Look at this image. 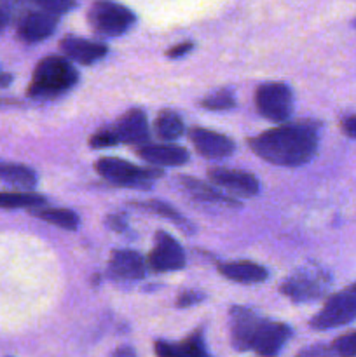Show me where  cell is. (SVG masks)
Listing matches in <instances>:
<instances>
[{"mask_svg":"<svg viewBox=\"0 0 356 357\" xmlns=\"http://www.w3.org/2000/svg\"><path fill=\"white\" fill-rule=\"evenodd\" d=\"M320 124L314 121H297L278 126L248 139V145L269 164L299 167L309 162L318 152Z\"/></svg>","mask_w":356,"mask_h":357,"instance_id":"6da1fadb","label":"cell"},{"mask_svg":"<svg viewBox=\"0 0 356 357\" xmlns=\"http://www.w3.org/2000/svg\"><path fill=\"white\" fill-rule=\"evenodd\" d=\"M79 82V72L66 56H47L37 63L28 86V96L51 100L68 93Z\"/></svg>","mask_w":356,"mask_h":357,"instance_id":"7a4b0ae2","label":"cell"},{"mask_svg":"<svg viewBox=\"0 0 356 357\" xmlns=\"http://www.w3.org/2000/svg\"><path fill=\"white\" fill-rule=\"evenodd\" d=\"M330 284L332 278L327 271L318 265H306L288 275L279 286V291L293 302L307 303L323 298L330 289Z\"/></svg>","mask_w":356,"mask_h":357,"instance_id":"3957f363","label":"cell"},{"mask_svg":"<svg viewBox=\"0 0 356 357\" xmlns=\"http://www.w3.org/2000/svg\"><path fill=\"white\" fill-rule=\"evenodd\" d=\"M87 23L100 37H121L136 23V16L122 3L98 0L87 10Z\"/></svg>","mask_w":356,"mask_h":357,"instance_id":"277c9868","label":"cell"},{"mask_svg":"<svg viewBox=\"0 0 356 357\" xmlns=\"http://www.w3.org/2000/svg\"><path fill=\"white\" fill-rule=\"evenodd\" d=\"M94 167L101 178L119 187L147 188L154 180L163 176V171L157 167H140L119 157H101Z\"/></svg>","mask_w":356,"mask_h":357,"instance_id":"5b68a950","label":"cell"},{"mask_svg":"<svg viewBox=\"0 0 356 357\" xmlns=\"http://www.w3.org/2000/svg\"><path fill=\"white\" fill-rule=\"evenodd\" d=\"M356 319V282L335 293L325 302L323 309L311 319L313 330H332L346 326Z\"/></svg>","mask_w":356,"mask_h":357,"instance_id":"8992f818","label":"cell"},{"mask_svg":"<svg viewBox=\"0 0 356 357\" xmlns=\"http://www.w3.org/2000/svg\"><path fill=\"white\" fill-rule=\"evenodd\" d=\"M258 114L272 122L288 121L293 112V93L283 82H265L255 91Z\"/></svg>","mask_w":356,"mask_h":357,"instance_id":"52a82bcc","label":"cell"},{"mask_svg":"<svg viewBox=\"0 0 356 357\" xmlns=\"http://www.w3.org/2000/svg\"><path fill=\"white\" fill-rule=\"evenodd\" d=\"M262 321H264V317H260L248 307L234 305L229 310L230 342H232V347L236 351H251V344H253V338L260 328Z\"/></svg>","mask_w":356,"mask_h":357,"instance_id":"ba28073f","label":"cell"},{"mask_svg":"<svg viewBox=\"0 0 356 357\" xmlns=\"http://www.w3.org/2000/svg\"><path fill=\"white\" fill-rule=\"evenodd\" d=\"M58 26V16L44 9L28 10L20 17L16 35L24 44H38L51 37Z\"/></svg>","mask_w":356,"mask_h":357,"instance_id":"9c48e42d","label":"cell"},{"mask_svg":"<svg viewBox=\"0 0 356 357\" xmlns=\"http://www.w3.org/2000/svg\"><path fill=\"white\" fill-rule=\"evenodd\" d=\"M149 267L154 272H171L180 271L185 267V251L170 234H156V244L149 255Z\"/></svg>","mask_w":356,"mask_h":357,"instance_id":"30bf717a","label":"cell"},{"mask_svg":"<svg viewBox=\"0 0 356 357\" xmlns=\"http://www.w3.org/2000/svg\"><path fill=\"white\" fill-rule=\"evenodd\" d=\"M110 128L112 131H114L115 138H117L119 145L124 143V145H131L138 149V146L149 143V121H147L145 112L140 110V108H131V110H128L124 115H121V117L117 119V122L112 124Z\"/></svg>","mask_w":356,"mask_h":357,"instance_id":"8fae6325","label":"cell"},{"mask_svg":"<svg viewBox=\"0 0 356 357\" xmlns=\"http://www.w3.org/2000/svg\"><path fill=\"white\" fill-rule=\"evenodd\" d=\"M191 142L195 146L199 155L205 159L220 160L227 159L234 153V142L229 136L222 135V132L212 131V129L205 128H192L191 129Z\"/></svg>","mask_w":356,"mask_h":357,"instance_id":"7c38bea8","label":"cell"},{"mask_svg":"<svg viewBox=\"0 0 356 357\" xmlns=\"http://www.w3.org/2000/svg\"><path fill=\"white\" fill-rule=\"evenodd\" d=\"M208 176L216 187L225 188L227 192L243 197H255L260 190V183L251 173L239 169H227V167H213L208 171Z\"/></svg>","mask_w":356,"mask_h":357,"instance_id":"4fadbf2b","label":"cell"},{"mask_svg":"<svg viewBox=\"0 0 356 357\" xmlns=\"http://www.w3.org/2000/svg\"><path fill=\"white\" fill-rule=\"evenodd\" d=\"M292 335L290 326L285 323H276V321H262L260 328L251 344V351L258 356H274L278 354L286 344V340Z\"/></svg>","mask_w":356,"mask_h":357,"instance_id":"5bb4252c","label":"cell"},{"mask_svg":"<svg viewBox=\"0 0 356 357\" xmlns=\"http://www.w3.org/2000/svg\"><path fill=\"white\" fill-rule=\"evenodd\" d=\"M145 260L136 251L117 250L112 253L108 274L115 281H138L145 278Z\"/></svg>","mask_w":356,"mask_h":357,"instance_id":"9a60e30c","label":"cell"},{"mask_svg":"<svg viewBox=\"0 0 356 357\" xmlns=\"http://www.w3.org/2000/svg\"><path fill=\"white\" fill-rule=\"evenodd\" d=\"M59 51L63 52V56L72 59V61L80 63V65H93V63L100 61L101 58L107 56L108 47L101 44V42L68 35V37H65L59 42Z\"/></svg>","mask_w":356,"mask_h":357,"instance_id":"2e32d148","label":"cell"},{"mask_svg":"<svg viewBox=\"0 0 356 357\" xmlns=\"http://www.w3.org/2000/svg\"><path fill=\"white\" fill-rule=\"evenodd\" d=\"M140 159L149 162L150 166H163V167H173V166H184L188 162L191 155L187 150L180 145H173V143H161V145H142L136 149Z\"/></svg>","mask_w":356,"mask_h":357,"instance_id":"e0dca14e","label":"cell"},{"mask_svg":"<svg viewBox=\"0 0 356 357\" xmlns=\"http://www.w3.org/2000/svg\"><path fill=\"white\" fill-rule=\"evenodd\" d=\"M218 272L225 279L239 284H258L267 279V271L262 265L253 261H230V264H220Z\"/></svg>","mask_w":356,"mask_h":357,"instance_id":"ac0fdd59","label":"cell"},{"mask_svg":"<svg viewBox=\"0 0 356 357\" xmlns=\"http://www.w3.org/2000/svg\"><path fill=\"white\" fill-rule=\"evenodd\" d=\"M180 183L181 187L192 195V197L198 199V201L201 202H215V204L230 206V208H239L241 206L236 199L227 195L225 192L218 190V188L215 187H209V185H206L205 181L195 180V178L192 176H181Z\"/></svg>","mask_w":356,"mask_h":357,"instance_id":"d6986e66","label":"cell"},{"mask_svg":"<svg viewBox=\"0 0 356 357\" xmlns=\"http://www.w3.org/2000/svg\"><path fill=\"white\" fill-rule=\"evenodd\" d=\"M156 354L166 356V357H177V356H206L205 340H202V331H195L194 335L187 338V340L180 342V344H170V342H156Z\"/></svg>","mask_w":356,"mask_h":357,"instance_id":"ffe728a7","label":"cell"},{"mask_svg":"<svg viewBox=\"0 0 356 357\" xmlns=\"http://www.w3.org/2000/svg\"><path fill=\"white\" fill-rule=\"evenodd\" d=\"M0 181L23 190H31L37 185V173L23 164L0 160Z\"/></svg>","mask_w":356,"mask_h":357,"instance_id":"44dd1931","label":"cell"},{"mask_svg":"<svg viewBox=\"0 0 356 357\" xmlns=\"http://www.w3.org/2000/svg\"><path fill=\"white\" fill-rule=\"evenodd\" d=\"M133 206L138 209H143V211H149V213H154V215L163 216V218H166L168 222L173 223L175 227H178V229H180L184 234H187V236L194 234L195 230L194 223L188 222L180 211H177V209H175L173 206L168 204V202L145 201V202H133Z\"/></svg>","mask_w":356,"mask_h":357,"instance_id":"7402d4cb","label":"cell"},{"mask_svg":"<svg viewBox=\"0 0 356 357\" xmlns=\"http://www.w3.org/2000/svg\"><path fill=\"white\" fill-rule=\"evenodd\" d=\"M31 215L37 216L42 222H47L51 225L59 227L65 230H77L79 227V216L73 213L72 209H63V208H34L30 209Z\"/></svg>","mask_w":356,"mask_h":357,"instance_id":"603a6c76","label":"cell"},{"mask_svg":"<svg viewBox=\"0 0 356 357\" xmlns=\"http://www.w3.org/2000/svg\"><path fill=\"white\" fill-rule=\"evenodd\" d=\"M154 129H156V135L161 139H164V142H173V139H178L184 135L185 126L177 112L163 110L157 114L156 122H154Z\"/></svg>","mask_w":356,"mask_h":357,"instance_id":"cb8c5ba5","label":"cell"},{"mask_svg":"<svg viewBox=\"0 0 356 357\" xmlns=\"http://www.w3.org/2000/svg\"><path fill=\"white\" fill-rule=\"evenodd\" d=\"M45 204L44 195L31 190L2 192L0 190V209H34Z\"/></svg>","mask_w":356,"mask_h":357,"instance_id":"d4e9b609","label":"cell"},{"mask_svg":"<svg viewBox=\"0 0 356 357\" xmlns=\"http://www.w3.org/2000/svg\"><path fill=\"white\" fill-rule=\"evenodd\" d=\"M234 105H236V98H234L232 91L229 89L215 91L201 101V107L212 112L230 110V108H234Z\"/></svg>","mask_w":356,"mask_h":357,"instance_id":"484cf974","label":"cell"},{"mask_svg":"<svg viewBox=\"0 0 356 357\" xmlns=\"http://www.w3.org/2000/svg\"><path fill=\"white\" fill-rule=\"evenodd\" d=\"M328 352L346 357L356 356V331H349V333H344L339 338H335Z\"/></svg>","mask_w":356,"mask_h":357,"instance_id":"4316f807","label":"cell"},{"mask_svg":"<svg viewBox=\"0 0 356 357\" xmlns=\"http://www.w3.org/2000/svg\"><path fill=\"white\" fill-rule=\"evenodd\" d=\"M89 145L93 146V149H108V146L119 145V142L117 138H115L110 126H105V128L98 129V131L91 136Z\"/></svg>","mask_w":356,"mask_h":357,"instance_id":"83f0119b","label":"cell"},{"mask_svg":"<svg viewBox=\"0 0 356 357\" xmlns=\"http://www.w3.org/2000/svg\"><path fill=\"white\" fill-rule=\"evenodd\" d=\"M31 2L37 3L40 9L47 10V13L56 14V16L70 13L77 6L75 0H31Z\"/></svg>","mask_w":356,"mask_h":357,"instance_id":"f1b7e54d","label":"cell"},{"mask_svg":"<svg viewBox=\"0 0 356 357\" xmlns=\"http://www.w3.org/2000/svg\"><path fill=\"white\" fill-rule=\"evenodd\" d=\"M205 300V295L199 291H184L177 298V307L178 309H187V307L199 305V303Z\"/></svg>","mask_w":356,"mask_h":357,"instance_id":"f546056e","label":"cell"},{"mask_svg":"<svg viewBox=\"0 0 356 357\" xmlns=\"http://www.w3.org/2000/svg\"><path fill=\"white\" fill-rule=\"evenodd\" d=\"M192 47H194V44H192V42H181V44L173 45V47L166 52V56L171 59L181 58V56H185L187 52H191Z\"/></svg>","mask_w":356,"mask_h":357,"instance_id":"4dcf8cb0","label":"cell"},{"mask_svg":"<svg viewBox=\"0 0 356 357\" xmlns=\"http://www.w3.org/2000/svg\"><path fill=\"white\" fill-rule=\"evenodd\" d=\"M341 129L346 136L356 139V115H348L341 121Z\"/></svg>","mask_w":356,"mask_h":357,"instance_id":"1f68e13d","label":"cell"},{"mask_svg":"<svg viewBox=\"0 0 356 357\" xmlns=\"http://www.w3.org/2000/svg\"><path fill=\"white\" fill-rule=\"evenodd\" d=\"M107 223L112 229L117 230V232H122V230L126 229V220L122 218V216H108Z\"/></svg>","mask_w":356,"mask_h":357,"instance_id":"d6a6232c","label":"cell"},{"mask_svg":"<svg viewBox=\"0 0 356 357\" xmlns=\"http://www.w3.org/2000/svg\"><path fill=\"white\" fill-rule=\"evenodd\" d=\"M9 21H10L9 9H6V7H0V33L6 30L7 24H9Z\"/></svg>","mask_w":356,"mask_h":357,"instance_id":"836d02e7","label":"cell"},{"mask_svg":"<svg viewBox=\"0 0 356 357\" xmlns=\"http://www.w3.org/2000/svg\"><path fill=\"white\" fill-rule=\"evenodd\" d=\"M10 82H13V77H10L9 73L0 72V87H7Z\"/></svg>","mask_w":356,"mask_h":357,"instance_id":"e575fe53","label":"cell"},{"mask_svg":"<svg viewBox=\"0 0 356 357\" xmlns=\"http://www.w3.org/2000/svg\"><path fill=\"white\" fill-rule=\"evenodd\" d=\"M135 354H136V352L133 351V349H117V351L114 352V356H129V357H133Z\"/></svg>","mask_w":356,"mask_h":357,"instance_id":"d590c367","label":"cell"}]
</instances>
